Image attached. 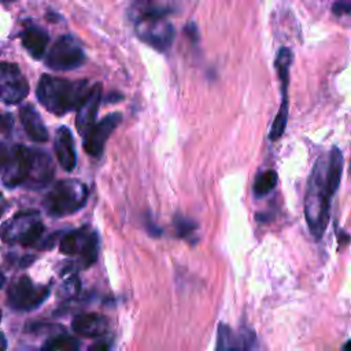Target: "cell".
<instances>
[{
	"instance_id": "obj_1",
	"label": "cell",
	"mask_w": 351,
	"mask_h": 351,
	"mask_svg": "<svg viewBox=\"0 0 351 351\" xmlns=\"http://www.w3.org/2000/svg\"><path fill=\"white\" fill-rule=\"evenodd\" d=\"M344 167L343 154L333 147L321 155L308 177L304 195V217L311 234L321 239L329 223L332 196L336 193Z\"/></svg>"
},
{
	"instance_id": "obj_2",
	"label": "cell",
	"mask_w": 351,
	"mask_h": 351,
	"mask_svg": "<svg viewBox=\"0 0 351 351\" xmlns=\"http://www.w3.org/2000/svg\"><path fill=\"white\" fill-rule=\"evenodd\" d=\"M89 90L86 80L69 81L48 74L41 75L36 95L38 101L52 114L63 115L77 108Z\"/></svg>"
},
{
	"instance_id": "obj_3",
	"label": "cell",
	"mask_w": 351,
	"mask_h": 351,
	"mask_svg": "<svg viewBox=\"0 0 351 351\" xmlns=\"http://www.w3.org/2000/svg\"><path fill=\"white\" fill-rule=\"evenodd\" d=\"M88 186L74 178L58 181L45 195L43 206L51 217H64L81 210L88 200Z\"/></svg>"
},
{
	"instance_id": "obj_4",
	"label": "cell",
	"mask_w": 351,
	"mask_h": 351,
	"mask_svg": "<svg viewBox=\"0 0 351 351\" xmlns=\"http://www.w3.org/2000/svg\"><path fill=\"white\" fill-rule=\"evenodd\" d=\"M45 228L37 211H22L4 222L0 228V237L8 244H21L30 247L36 244Z\"/></svg>"
},
{
	"instance_id": "obj_5",
	"label": "cell",
	"mask_w": 351,
	"mask_h": 351,
	"mask_svg": "<svg viewBox=\"0 0 351 351\" xmlns=\"http://www.w3.org/2000/svg\"><path fill=\"white\" fill-rule=\"evenodd\" d=\"M136 34L145 44L163 52L173 44L174 27L166 15L143 14L136 19Z\"/></svg>"
},
{
	"instance_id": "obj_6",
	"label": "cell",
	"mask_w": 351,
	"mask_h": 351,
	"mask_svg": "<svg viewBox=\"0 0 351 351\" xmlns=\"http://www.w3.org/2000/svg\"><path fill=\"white\" fill-rule=\"evenodd\" d=\"M59 251L64 255H78L82 267H88L97 259L99 237L89 228H81L66 233L59 243Z\"/></svg>"
},
{
	"instance_id": "obj_7",
	"label": "cell",
	"mask_w": 351,
	"mask_h": 351,
	"mask_svg": "<svg viewBox=\"0 0 351 351\" xmlns=\"http://www.w3.org/2000/svg\"><path fill=\"white\" fill-rule=\"evenodd\" d=\"M49 295L47 285H38L22 276L12 281L7 291V303L16 311H32L41 306Z\"/></svg>"
},
{
	"instance_id": "obj_8",
	"label": "cell",
	"mask_w": 351,
	"mask_h": 351,
	"mask_svg": "<svg viewBox=\"0 0 351 351\" xmlns=\"http://www.w3.org/2000/svg\"><path fill=\"white\" fill-rule=\"evenodd\" d=\"M85 62V53L77 40L71 36H62L49 49L45 63L52 70L67 71L80 67Z\"/></svg>"
},
{
	"instance_id": "obj_9",
	"label": "cell",
	"mask_w": 351,
	"mask_h": 351,
	"mask_svg": "<svg viewBox=\"0 0 351 351\" xmlns=\"http://www.w3.org/2000/svg\"><path fill=\"white\" fill-rule=\"evenodd\" d=\"M29 93V82L19 67L11 62H0V100L18 104Z\"/></svg>"
},
{
	"instance_id": "obj_10",
	"label": "cell",
	"mask_w": 351,
	"mask_h": 351,
	"mask_svg": "<svg viewBox=\"0 0 351 351\" xmlns=\"http://www.w3.org/2000/svg\"><path fill=\"white\" fill-rule=\"evenodd\" d=\"M122 114L112 112L106 115L99 123H93L84 134V149L90 156L99 158L103 154L104 144L115 128L121 123Z\"/></svg>"
},
{
	"instance_id": "obj_11",
	"label": "cell",
	"mask_w": 351,
	"mask_h": 351,
	"mask_svg": "<svg viewBox=\"0 0 351 351\" xmlns=\"http://www.w3.org/2000/svg\"><path fill=\"white\" fill-rule=\"evenodd\" d=\"M32 159V149L23 145H15L11 152L8 162L1 173L3 182L8 188L22 185L27 177Z\"/></svg>"
},
{
	"instance_id": "obj_12",
	"label": "cell",
	"mask_w": 351,
	"mask_h": 351,
	"mask_svg": "<svg viewBox=\"0 0 351 351\" xmlns=\"http://www.w3.org/2000/svg\"><path fill=\"white\" fill-rule=\"evenodd\" d=\"M55 166L51 156L41 149H32L30 167L26 180L22 185L29 189H40L52 181Z\"/></svg>"
},
{
	"instance_id": "obj_13",
	"label": "cell",
	"mask_w": 351,
	"mask_h": 351,
	"mask_svg": "<svg viewBox=\"0 0 351 351\" xmlns=\"http://www.w3.org/2000/svg\"><path fill=\"white\" fill-rule=\"evenodd\" d=\"M100 101H101V85L95 84L92 88H89L82 101L77 107L75 126L81 134H85L86 130L95 123Z\"/></svg>"
},
{
	"instance_id": "obj_14",
	"label": "cell",
	"mask_w": 351,
	"mask_h": 351,
	"mask_svg": "<svg viewBox=\"0 0 351 351\" xmlns=\"http://www.w3.org/2000/svg\"><path fill=\"white\" fill-rule=\"evenodd\" d=\"M73 330L82 337H100L108 330V319L97 313H85L71 321Z\"/></svg>"
},
{
	"instance_id": "obj_15",
	"label": "cell",
	"mask_w": 351,
	"mask_h": 351,
	"mask_svg": "<svg viewBox=\"0 0 351 351\" xmlns=\"http://www.w3.org/2000/svg\"><path fill=\"white\" fill-rule=\"evenodd\" d=\"M55 155L59 162V165L66 170L71 171L75 167L77 156H75V147L73 134L69 128L62 126L58 129L55 136V144H53Z\"/></svg>"
},
{
	"instance_id": "obj_16",
	"label": "cell",
	"mask_w": 351,
	"mask_h": 351,
	"mask_svg": "<svg viewBox=\"0 0 351 351\" xmlns=\"http://www.w3.org/2000/svg\"><path fill=\"white\" fill-rule=\"evenodd\" d=\"M21 122L23 125V129L27 134V137L37 143H44L48 140V130L37 112V110L32 104H25L21 107L19 111Z\"/></svg>"
},
{
	"instance_id": "obj_17",
	"label": "cell",
	"mask_w": 351,
	"mask_h": 351,
	"mask_svg": "<svg viewBox=\"0 0 351 351\" xmlns=\"http://www.w3.org/2000/svg\"><path fill=\"white\" fill-rule=\"evenodd\" d=\"M21 40H22V45L30 53L32 58L34 59L43 58L48 44V34L45 30H43L36 25H30L25 27V30L22 32Z\"/></svg>"
},
{
	"instance_id": "obj_18",
	"label": "cell",
	"mask_w": 351,
	"mask_h": 351,
	"mask_svg": "<svg viewBox=\"0 0 351 351\" xmlns=\"http://www.w3.org/2000/svg\"><path fill=\"white\" fill-rule=\"evenodd\" d=\"M248 340L247 336H237L230 326L225 324H219L218 326V333H217V350H245L254 347Z\"/></svg>"
},
{
	"instance_id": "obj_19",
	"label": "cell",
	"mask_w": 351,
	"mask_h": 351,
	"mask_svg": "<svg viewBox=\"0 0 351 351\" xmlns=\"http://www.w3.org/2000/svg\"><path fill=\"white\" fill-rule=\"evenodd\" d=\"M293 60L292 51L287 47H282L278 49L277 56H276V71L280 80L281 85V93H282V100L281 101H288V86H289V70L291 64Z\"/></svg>"
},
{
	"instance_id": "obj_20",
	"label": "cell",
	"mask_w": 351,
	"mask_h": 351,
	"mask_svg": "<svg viewBox=\"0 0 351 351\" xmlns=\"http://www.w3.org/2000/svg\"><path fill=\"white\" fill-rule=\"evenodd\" d=\"M278 182V176L274 170H266L256 176L254 182V193L258 197L269 195Z\"/></svg>"
},
{
	"instance_id": "obj_21",
	"label": "cell",
	"mask_w": 351,
	"mask_h": 351,
	"mask_svg": "<svg viewBox=\"0 0 351 351\" xmlns=\"http://www.w3.org/2000/svg\"><path fill=\"white\" fill-rule=\"evenodd\" d=\"M78 348L80 341L64 333L48 339L43 346V350L45 351H77Z\"/></svg>"
},
{
	"instance_id": "obj_22",
	"label": "cell",
	"mask_w": 351,
	"mask_h": 351,
	"mask_svg": "<svg viewBox=\"0 0 351 351\" xmlns=\"http://www.w3.org/2000/svg\"><path fill=\"white\" fill-rule=\"evenodd\" d=\"M137 15L159 14L166 15L170 10V0H134Z\"/></svg>"
},
{
	"instance_id": "obj_23",
	"label": "cell",
	"mask_w": 351,
	"mask_h": 351,
	"mask_svg": "<svg viewBox=\"0 0 351 351\" xmlns=\"http://www.w3.org/2000/svg\"><path fill=\"white\" fill-rule=\"evenodd\" d=\"M332 12L336 16H344L351 14V0H335L332 4Z\"/></svg>"
},
{
	"instance_id": "obj_24",
	"label": "cell",
	"mask_w": 351,
	"mask_h": 351,
	"mask_svg": "<svg viewBox=\"0 0 351 351\" xmlns=\"http://www.w3.org/2000/svg\"><path fill=\"white\" fill-rule=\"evenodd\" d=\"M176 225H177V230L180 232V234H181L182 237L185 236V233H191V232H193V230H191V229H192V226H193V222L186 221L185 218H180V219H177V221H176Z\"/></svg>"
},
{
	"instance_id": "obj_25",
	"label": "cell",
	"mask_w": 351,
	"mask_h": 351,
	"mask_svg": "<svg viewBox=\"0 0 351 351\" xmlns=\"http://www.w3.org/2000/svg\"><path fill=\"white\" fill-rule=\"evenodd\" d=\"M12 115L10 114H0V132L8 133L12 128Z\"/></svg>"
},
{
	"instance_id": "obj_26",
	"label": "cell",
	"mask_w": 351,
	"mask_h": 351,
	"mask_svg": "<svg viewBox=\"0 0 351 351\" xmlns=\"http://www.w3.org/2000/svg\"><path fill=\"white\" fill-rule=\"evenodd\" d=\"M10 152L11 151H8V148L0 141V174L3 173V170H4V167H5L7 162H8Z\"/></svg>"
},
{
	"instance_id": "obj_27",
	"label": "cell",
	"mask_w": 351,
	"mask_h": 351,
	"mask_svg": "<svg viewBox=\"0 0 351 351\" xmlns=\"http://www.w3.org/2000/svg\"><path fill=\"white\" fill-rule=\"evenodd\" d=\"M5 208H7V202H5V197L3 196V193L0 192V218H1V215L4 214Z\"/></svg>"
},
{
	"instance_id": "obj_28",
	"label": "cell",
	"mask_w": 351,
	"mask_h": 351,
	"mask_svg": "<svg viewBox=\"0 0 351 351\" xmlns=\"http://www.w3.org/2000/svg\"><path fill=\"white\" fill-rule=\"evenodd\" d=\"M7 348V341L3 333H0V350H5Z\"/></svg>"
},
{
	"instance_id": "obj_29",
	"label": "cell",
	"mask_w": 351,
	"mask_h": 351,
	"mask_svg": "<svg viewBox=\"0 0 351 351\" xmlns=\"http://www.w3.org/2000/svg\"><path fill=\"white\" fill-rule=\"evenodd\" d=\"M4 285V276H3V273L0 271V288Z\"/></svg>"
},
{
	"instance_id": "obj_30",
	"label": "cell",
	"mask_w": 351,
	"mask_h": 351,
	"mask_svg": "<svg viewBox=\"0 0 351 351\" xmlns=\"http://www.w3.org/2000/svg\"><path fill=\"white\" fill-rule=\"evenodd\" d=\"M343 348H351V340H350L347 344H344V346H343Z\"/></svg>"
},
{
	"instance_id": "obj_31",
	"label": "cell",
	"mask_w": 351,
	"mask_h": 351,
	"mask_svg": "<svg viewBox=\"0 0 351 351\" xmlns=\"http://www.w3.org/2000/svg\"><path fill=\"white\" fill-rule=\"evenodd\" d=\"M3 3H11V1H15V0H1Z\"/></svg>"
},
{
	"instance_id": "obj_32",
	"label": "cell",
	"mask_w": 351,
	"mask_h": 351,
	"mask_svg": "<svg viewBox=\"0 0 351 351\" xmlns=\"http://www.w3.org/2000/svg\"><path fill=\"white\" fill-rule=\"evenodd\" d=\"M0 321H1V311H0Z\"/></svg>"
}]
</instances>
